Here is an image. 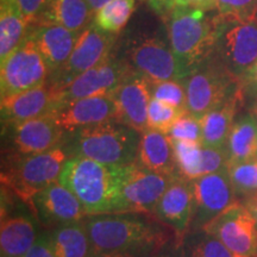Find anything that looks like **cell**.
I'll return each instance as SVG.
<instances>
[{
  "label": "cell",
  "instance_id": "obj_1",
  "mask_svg": "<svg viewBox=\"0 0 257 257\" xmlns=\"http://www.w3.org/2000/svg\"><path fill=\"white\" fill-rule=\"evenodd\" d=\"M114 54L150 83L180 81L166 22L161 18L137 21L118 38Z\"/></svg>",
  "mask_w": 257,
  "mask_h": 257
},
{
  "label": "cell",
  "instance_id": "obj_2",
  "mask_svg": "<svg viewBox=\"0 0 257 257\" xmlns=\"http://www.w3.org/2000/svg\"><path fill=\"white\" fill-rule=\"evenodd\" d=\"M124 166L69 157L59 181L79 199L88 216L127 213L123 199Z\"/></svg>",
  "mask_w": 257,
  "mask_h": 257
},
{
  "label": "cell",
  "instance_id": "obj_3",
  "mask_svg": "<svg viewBox=\"0 0 257 257\" xmlns=\"http://www.w3.org/2000/svg\"><path fill=\"white\" fill-rule=\"evenodd\" d=\"M166 25L182 81L213 53L216 17H208L206 11L182 6L170 15Z\"/></svg>",
  "mask_w": 257,
  "mask_h": 257
},
{
  "label": "cell",
  "instance_id": "obj_4",
  "mask_svg": "<svg viewBox=\"0 0 257 257\" xmlns=\"http://www.w3.org/2000/svg\"><path fill=\"white\" fill-rule=\"evenodd\" d=\"M64 146L69 156H81L112 166H127L136 162L141 133L117 120L68 133Z\"/></svg>",
  "mask_w": 257,
  "mask_h": 257
},
{
  "label": "cell",
  "instance_id": "obj_5",
  "mask_svg": "<svg viewBox=\"0 0 257 257\" xmlns=\"http://www.w3.org/2000/svg\"><path fill=\"white\" fill-rule=\"evenodd\" d=\"M83 223L95 252L133 253L161 239L152 223L125 213L91 216Z\"/></svg>",
  "mask_w": 257,
  "mask_h": 257
},
{
  "label": "cell",
  "instance_id": "obj_6",
  "mask_svg": "<svg viewBox=\"0 0 257 257\" xmlns=\"http://www.w3.org/2000/svg\"><path fill=\"white\" fill-rule=\"evenodd\" d=\"M186 89V111L200 119L224 104L240 87L213 53L182 80Z\"/></svg>",
  "mask_w": 257,
  "mask_h": 257
},
{
  "label": "cell",
  "instance_id": "obj_7",
  "mask_svg": "<svg viewBox=\"0 0 257 257\" xmlns=\"http://www.w3.org/2000/svg\"><path fill=\"white\" fill-rule=\"evenodd\" d=\"M214 17L213 55L240 82L257 62V19Z\"/></svg>",
  "mask_w": 257,
  "mask_h": 257
},
{
  "label": "cell",
  "instance_id": "obj_8",
  "mask_svg": "<svg viewBox=\"0 0 257 257\" xmlns=\"http://www.w3.org/2000/svg\"><path fill=\"white\" fill-rule=\"evenodd\" d=\"M69 157L64 142L48 152L19 156L14 169L3 172V184L10 186L22 200L32 202L38 192L59 181Z\"/></svg>",
  "mask_w": 257,
  "mask_h": 257
},
{
  "label": "cell",
  "instance_id": "obj_9",
  "mask_svg": "<svg viewBox=\"0 0 257 257\" xmlns=\"http://www.w3.org/2000/svg\"><path fill=\"white\" fill-rule=\"evenodd\" d=\"M0 64L2 96L40 87L50 79L49 67L29 35Z\"/></svg>",
  "mask_w": 257,
  "mask_h": 257
},
{
  "label": "cell",
  "instance_id": "obj_10",
  "mask_svg": "<svg viewBox=\"0 0 257 257\" xmlns=\"http://www.w3.org/2000/svg\"><path fill=\"white\" fill-rule=\"evenodd\" d=\"M134 74L126 62L113 54L105 62L80 74L60 87L61 107L79 99L113 95L121 83Z\"/></svg>",
  "mask_w": 257,
  "mask_h": 257
},
{
  "label": "cell",
  "instance_id": "obj_11",
  "mask_svg": "<svg viewBox=\"0 0 257 257\" xmlns=\"http://www.w3.org/2000/svg\"><path fill=\"white\" fill-rule=\"evenodd\" d=\"M204 231L219 239L233 257H257V225L243 202H233Z\"/></svg>",
  "mask_w": 257,
  "mask_h": 257
},
{
  "label": "cell",
  "instance_id": "obj_12",
  "mask_svg": "<svg viewBox=\"0 0 257 257\" xmlns=\"http://www.w3.org/2000/svg\"><path fill=\"white\" fill-rule=\"evenodd\" d=\"M118 38V35L100 30L93 22L80 32L69 60L50 82L62 87L80 74L105 62L114 54Z\"/></svg>",
  "mask_w": 257,
  "mask_h": 257
},
{
  "label": "cell",
  "instance_id": "obj_13",
  "mask_svg": "<svg viewBox=\"0 0 257 257\" xmlns=\"http://www.w3.org/2000/svg\"><path fill=\"white\" fill-rule=\"evenodd\" d=\"M194 207L189 232L202 231L221 212L236 202L227 169L191 181Z\"/></svg>",
  "mask_w": 257,
  "mask_h": 257
},
{
  "label": "cell",
  "instance_id": "obj_14",
  "mask_svg": "<svg viewBox=\"0 0 257 257\" xmlns=\"http://www.w3.org/2000/svg\"><path fill=\"white\" fill-rule=\"evenodd\" d=\"M176 176L153 172L138 162L124 166L123 199L126 212L154 213L163 193Z\"/></svg>",
  "mask_w": 257,
  "mask_h": 257
},
{
  "label": "cell",
  "instance_id": "obj_15",
  "mask_svg": "<svg viewBox=\"0 0 257 257\" xmlns=\"http://www.w3.org/2000/svg\"><path fill=\"white\" fill-rule=\"evenodd\" d=\"M6 127L10 143L19 156L48 152L62 144L66 135V131L57 123L55 113L8 124Z\"/></svg>",
  "mask_w": 257,
  "mask_h": 257
},
{
  "label": "cell",
  "instance_id": "obj_16",
  "mask_svg": "<svg viewBox=\"0 0 257 257\" xmlns=\"http://www.w3.org/2000/svg\"><path fill=\"white\" fill-rule=\"evenodd\" d=\"M60 107V87L50 81L29 91L2 96L0 101L4 125L55 113Z\"/></svg>",
  "mask_w": 257,
  "mask_h": 257
},
{
  "label": "cell",
  "instance_id": "obj_17",
  "mask_svg": "<svg viewBox=\"0 0 257 257\" xmlns=\"http://www.w3.org/2000/svg\"><path fill=\"white\" fill-rule=\"evenodd\" d=\"M40 220L48 226L74 223L88 216L85 207L60 181L54 182L35 195L32 201Z\"/></svg>",
  "mask_w": 257,
  "mask_h": 257
},
{
  "label": "cell",
  "instance_id": "obj_18",
  "mask_svg": "<svg viewBox=\"0 0 257 257\" xmlns=\"http://www.w3.org/2000/svg\"><path fill=\"white\" fill-rule=\"evenodd\" d=\"M193 207L194 199L191 181L181 176H176L163 193L154 214L160 221L174 230L182 240L189 232Z\"/></svg>",
  "mask_w": 257,
  "mask_h": 257
},
{
  "label": "cell",
  "instance_id": "obj_19",
  "mask_svg": "<svg viewBox=\"0 0 257 257\" xmlns=\"http://www.w3.org/2000/svg\"><path fill=\"white\" fill-rule=\"evenodd\" d=\"M55 114L57 123L67 134L107 121H118L117 105L112 95L79 99L62 106Z\"/></svg>",
  "mask_w": 257,
  "mask_h": 257
},
{
  "label": "cell",
  "instance_id": "obj_20",
  "mask_svg": "<svg viewBox=\"0 0 257 257\" xmlns=\"http://www.w3.org/2000/svg\"><path fill=\"white\" fill-rule=\"evenodd\" d=\"M118 121L138 133L148 130V107L152 100V83L142 76L131 75L113 93Z\"/></svg>",
  "mask_w": 257,
  "mask_h": 257
},
{
  "label": "cell",
  "instance_id": "obj_21",
  "mask_svg": "<svg viewBox=\"0 0 257 257\" xmlns=\"http://www.w3.org/2000/svg\"><path fill=\"white\" fill-rule=\"evenodd\" d=\"M80 32L53 24H35L29 36L36 44L38 51L43 56L50 70V80L61 72L72 55Z\"/></svg>",
  "mask_w": 257,
  "mask_h": 257
},
{
  "label": "cell",
  "instance_id": "obj_22",
  "mask_svg": "<svg viewBox=\"0 0 257 257\" xmlns=\"http://www.w3.org/2000/svg\"><path fill=\"white\" fill-rule=\"evenodd\" d=\"M244 93L239 87L219 107L214 108L200 118L202 130V146L210 148H226L231 128L234 124V117L242 105Z\"/></svg>",
  "mask_w": 257,
  "mask_h": 257
},
{
  "label": "cell",
  "instance_id": "obj_23",
  "mask_svg": "<svg viewBox=\"0 0 257 257\" xmlns=\"http://www.w3.org/2000/svg\"><path fill=\"white\" fill-rule=\"evenodd\" d=\"M95 12L86 0H53L37 18L34 24H53L81 32L94 22Z\"/></svg>",
  "mask_w": 257,
  "mask_h": 257
},
{
  "label": "cell",
  "instance_id": "obj_24",
  "mask_svg": "<svg viewBox=\"0 0 257 257\" xmlns=\"http://www.w3.org/2000/svg\"><path fill=\"white\" fill-rule=\"evenodd\" d=\"M136 162L153 172L173 176L179 175L173 153L172 138L152 128L141 134Z\"/></svg>",
  "mask_w": 257,
  "mask_h": 257
},
{
  "label": "cell",
  "instance_id": "obj_25",
  "mask_svg": "<svg viewBox=\"0 0 257 257\" xmlns=\"http://www.w3.org/2000/svg\"><path fill=\"white\" fill-rule=\"evenodd\" d=\"M36 227L28 216L3 218L0 226V250L8 257H22L37 240Z\"/></svg>",
  "mask_w": 257,
  "mask_h": 257
},
{
  "label": "cell",
  "instance_id": "obj_26",
  "mask_svg": "<svg viewBox=\"0 0 257 257\" xmlns=\"http://www.w3.org/2000/svg\"><path fill=\"white\" fill-rule=\"evenodd\" d=\"M49 239L55 257H92L95 253L83 220L59 225Z\"/></svg>",
  "mask_w": 257,
  "mask_h": 257
},
{
  "label": "cell",
  "instance_id": "obj_27",
  "mask_svg": "<svg viewBox=\"0 0 257 257\" xmlns=\"http://www.w3.org/2000/svg\"><path fill=\"white\" fill-rule=\"evenodd\" d=\"M31 27L15 0H0V62L27 38Z\"/></svg>",
  "mask_w": 257,
  "mask_h": 257
},
{
  "label": "cell",
  "instance_id": "obj_28",
  "mask_svg": "<svg viewBox=\"0 0 257 257\" xmlns=\"http://www.w3.org/2000/svg\"><path fill=\"white\" fill-rule=\"evenodd\" d=\"M227 166L257 157V120L245 114L234 121L226 143Z\"/></svg>",
  "mask_w": 257,
  "mask_h": 257
},
{
  "label": "cell",
  "instance_id": "obj_29",
  "mask_svg": "<svg viewBox=\"0 0 257 257\" xmlns=\"http://www.w3.org/2000/svg\"><path fill=\"white\" fill-rule=\"evenodd\" d=\"M137 0H111L95 12L94 24L108 34L119 35L133 17Z\"/></svg>",
  "mask_w": 257,
  "mask_h": 257
},
{
  "label": "cell",
  "instance_id": "obj_30",
  "mask_svg": "<svg viewBox=\"0 0 257 257\" xmlns=\"http://www.w3.org/2000/svg\"><path fill=\"white\" fill-rule=\"evenodd\" d=\"M173 153L178 174L188 181L202 176V144L173 141Z\"/></svg>",
  "mask_w": 257,
  "mask_h": 257
},
{
  "label": "cell",
  "instance_id": "obj_31",
  "mask_svg": "<svg viewBox=\"0 0 257 257\" xmlns=\"http://www.w3.org/2000/svg\"><path fill=\"white\" fill-rule=\"evenodd\" d=\"M182 257H233L225 245L206 231L188 232L182 239Z\"/></svg>",
  "mask_w": 257,
  "mask_h": 257
},
{
  "label": "cell",
  "instance_id": "obj_32",
  "mask_svg": "<svg viewBox=\"0 0 257 257\" xmlns=\"http://www.w3.org/2000/svg\"><path fill=\"white\" fill-rule=\"evenodd\" d=\"M236 197L246 199L257 194V157L227 166Z\"/></svg>",
  "mask_w": 257,
  "mask_h": 257
},
{
  "label": "cell",
  "instance_id": "obj_33",
  "mask_svg": "<svg viewBox=\"0 0 257 257\" xmlns=\"http://www.w3.org/2000/svg\"><path fill=\"white\" fill-rule=\"evenodd\" d=\"M187 112L181 108L174 107L165 102L152 98L148 107V128L159 131L165 135L170 134L173 126L182 115Z\"/></svg>",
  "mask_w": 257,
  "mask_h": 257
},
{
  "label": "cell",
  "instance_id": "obj_34",
  "mask_svg": "<svg viewBox=\"0 0 257 257\" xmlns=\"http://www.w3.org/2000/svg\"><path fill=\"white\" fill-rule=\"evenodd\" d=\"M152 95L154 99L186 111V89L179 80L152 83Z\"/></svg>",
  "mask_w": 257,
  "mask_h": 257
},
{
  "label": "cell",
  "instance_id": "obj_35",
  "mask_svg": "<svg viewBox=\"0 0 257 257\" xmlns=\"http://www.w3.org/2000/svg\"><path fill=\"white\" fill-rule=\"evenodd\" d=\"M218 18L252 19L257 11V0H217Z\"/></svg>",
  "mask_w": 257,
  "mask_h": 257
},
{
  "label": "cell",
  "instance_id": "obj_36",
  "mask_svg": "<svg viewBox=\"0 0 257 257\" xmlns=\"http://www.w3.org/2000/svg\"><path fill=\"white\" fill-rule=\"evenodd\" d=\"M169 137L173 141H187L202 144L200 119L188 113L184 114L170 130Z\"/></svg>",
  "mask_w": 257,
  "mask_h": 257
},
{
  "label": "cell",
  "instance_id": "obj_37",
  "mask_svg": "<svg viewBox=\"0 0 257 257\" xmlns=\"http://www.w3.org/2000/svg\"><path fill=\"white\" fill-rule=\"evenodd\" d=\"M142 2L154 15H156L163 22L168 21L170 15L178 8L188 6L186 0H142Z\"/></svg>",
  "mask_w": 257,
  "mask_h": 257
},
{
  "label": "cell",
  "instance_id": "obj_38",
  "mask_svg": "<svg viewBox=\"0 0 257 257\" xmlns=\"http://www.w3.org/2000/svg\"><path fill=\"white\" fill-rule=\"evenodd\" d=\"M24 17L34 24L37 16L50 4L53 0H15Z\"/></svg>",
  "mask_w": 257,
  "mask_h": 257
},
{
  "label": "cell",
  "instance_id": "obj_39",
  "mask_svg": "<svg viewBox=\"0 0 257 257\" xmlns=\"http://www.w3.org/2000/svg\"><path fill=\"white\" fill-rule=\"evenodd\" d=\"M22 257H55L49 239V234H41L31 249Z\"/></svg>",
  "mask_w": 257,
  "mask_h": 257
},
{
  "label": "cell",
  "instance_id": "obj_40",
  "mask_svg": "<svg viewBox=\"0 0 257 257\" xmlns=\"http://www.w3.org/2000/svg\"><path fill=\"white\" fill-rule=\"evenodd\" d=\"M240 87L243 89L244 95H248L251 99L257 96V62L240 80Z\"/></svg>",
  "mask_w": 257,
  "mask_h": 257
},
{
  "label": "cell",
  "instance_id": "obj_41",
  "mask_svg": "<svg viewBox=\"0 0 257 257\" xmlns=\"http://www.w3.org/2000/svg\"><path fill=\"white\" fill-rule=\"evenodd\" d=\"M189 8L201 10V11H211L216 9L217 0H186Z\"/></svg>",
  "mask_w": 257,
  "mask_h": 257
},
{
  "label": "cell",
  "instance_id": "obj_42",
  "mask_svg": "<svg viewBox=\"0 0 257 257\" xmlns=\"http://www.w3.org/2000/svg\"><path fill=\"white\" fill-rule=\"evenodd\" d=\"M243 204H244V206L248 208V211L250 212V213H251V216L253 219H255L256 225H257V194L244 199Z\"/></svg>",
  "mask_w": 257,
  "mask_h": 257
},
{
  "label": "cell",
  "instance_id": "obj_43",
  "mask_svg": "<svg viewBox=\"0 0 257 257\" xmlns=\"http://www.w3.org/2000/svg\"><path fill=\"white\" fill-rule=\"evenodd\" d=\"M86 2L88 3L93 11L96 12L98 10H100L105 4H107L108 2H111V0H86Z\"/></svg>",
  "mask_w": 257,
  "mask_h": 257
},
{
  "label": "cell",
  "instance_id": "obj_44",
  "mask_svg": "<svg viewBox=\"0 0 257 257\" xmlns=\"http://www.w3.org/2000/svg\"><path fill=\"white\" fill-rule=\"evenodd\" d=\"M92 257H134V255L133 253H120V252H113V253L95 252Z\"/></svg>",
  "mask_w": 257,
  "mask_h": 257
},
{
  "label": "cell",
  "instance_id": "obj_45",
  "mask_svg": "<svg viewBox=\"0 0 257 257\" xmlns=\"http://www.w3.org/2000/svg\"><path fill=\"white\" fill-rule=\"evenodd\" d=\"M250 110H251V113L253 115V118L257 120V96L255 98H252V101H251V107H250Z\"/></svg>",
  "mask_w": 257,
  "mask_h": 257
},
{
  "label": "cell",
  "instance_id": "obj_46",
  "mask_svg": "<svg viewBox=\"0 0 257 257\" xmlns=\"http://www.w3.org/2000/svg\"><path fill=\"white\" fill-rule=\"evenodd\" d=\"M156 257H182V256H181V250H180V252L176 253V255H173V253H165V255H160Z\"/></svg>",
  "mask_w": 257,
  "mask_h": 257
},
{
  "label": "cell",
  "instance_id": "obj_47",
  "mask_svg": "<svg viewBox=\"0 0 257 257\" xmlns=\"http://www.w3.org/2000/svg\"><path fill=\"white\" fill-rule=\"evenodd\" d=\"M255 18L257 19V11H256V16H255Z\"/></svg>",
  "mask_w": 257,
  "mask_h": 257
}]
</instances>
